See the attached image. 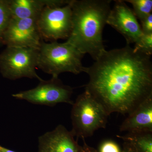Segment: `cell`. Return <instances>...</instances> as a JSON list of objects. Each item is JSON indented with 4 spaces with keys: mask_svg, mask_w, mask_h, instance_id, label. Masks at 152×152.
<instances>
[{
    "mask_svg": "<svg viewBox=\"0 0 152 152\" xmlns=\"http://www.w3.org/2000/svg\"><path fill=\"white\" fill-rule=\"evenodd\" d=\"M107 20L110 25L124 37L127 45L135 44L143 34L140 25L132 10L124 1H115Z\"/></svg>",
    "mask_w": 152,
    "mask_h": 152,
    "instance_id": "cell-9",
    "label": "cell"
},
{
    "mask_svg": "<svg viewBox=\"0 0 152 152\" xmlns=\"http://www.w3.org/2000/svg\"><path fill=\"white\" fill-rule=\"evenodd\" d=\"M98 152H122L119 145L112 140H106L102 142Z\"/></svg>",
    "mask_w": 152,
    "mask_h": 152,
    "instance_id": "cell-17",
    "label": "cell"
},
{
    "mask_svg": "<svg viewBox=\"0 0 152 152\" xmlns=\"http://www.w3.org/2000/svg\"><path fill=\"white\" fill-rule=\"evenodd\" d=\"M84 56L67 41L48 43L42 40L38 49L37 68L55 77L65 72L75 75L86 73L87 67L82 62Z\"/></svg>",
    "mask_w": 152,
    "mask_h": 152,
    "instance_id": "cell-3",
    "label": "cell"
},
{
    "mask_svg": "<svg viewBox=\"0 0 152 152\" xmlns=\"http://www.w3.org/2000/svg\"><path fill=\"white\" fill-rule=\"evenodd\" d=\"M109 116L102 105L85 90L73 104L71 132L77 140L86 139L93 136L96 131L105 129Z\"/></svg>",
    "mask_w": 152,
    "mask_h": 152,
    "instance_id": "cell-4",
    "label": "cell"
},
{
    "mask_svg": "<svg viewBox=\"0 0 152 152\" xmlns=\"http://www.w3.org/2000/svg\"><path fill=\"white\" fill-rule=\"evenodd\" d=\"M121 132L152 133V97L142 103L120 126Z\"/></svg>",
    "mask_w": 152,
    "mask_h": 152,
    "instance_id": "cell-11",
    "label": "cell"
},
{
    "mask_svg": "<svg viewBox=\"0 0 152 152\" xmlns=\"http://www.w3.org/2000/svg\"><path fill=\"white\" fill-rule=\"evenodd\" d=\"M73 93L72 87L64 84L58 77H52L48 80L42 79L34 88L14 94L12 96L34 104L53 107L61 103L73 105Z\"/></svg>",
    "mask_w": 152,
    "mask_h": 152,
    "instance_id": "cell-7",
    "label": "cell"
},
{
    "mask_svg": "<svg viewBox=\"0 0 152 152\" xmlns=\"http://www.w3.org/2000/svg\"><path fill=\"white\" fill-rule=\"evenodd\" d=\"M124 1L132 5L133 12L140 21L152 14V0H127Z\"/></svg>",
    "mask_w": 152,
    "mask_h": 152,
    "instance_id": "cell-14",
    "label": "cell"
},
{
    "mask_svg": "<svg viewBox=\"0 0 152 152\" xmlns=\"http://www.w3.org/2000/svg\"><path fill=\"white\" fill-rule=\"evenodd\" d=\"M137 51L151 56L152 54V34H143L135 43Z\"/></svg>",
    "mask_w": 152,
    "mask_h": 152,
    "instance_id": "cell-16",
    "label": "cell"
},
{
    "mask_svg": "<svg viewBox=\"0 0 152 152\" xmlns=\"http://www.w3.org/2000/svg\"><path fill=\"white\" fill-rule=\"evenodd\" d=\"M37 19L12 18L3 36V45L39 49L42 40Z\"/></svg>",
    "mask_w": 152,
    "mask_h": 152,
    "instance_id": "cell-8",
    "label": "cell"
},
{
    "mask_svg": "<svg viewBox=\"0 0 152 152\" xmlns=\"http://www.w3.org/2000/svg\"><path fill=\"white\" fill-rule=\"evenodd\" d=\"M83 141V145L81 146L82 152H98L94 148L90 146L87 144L86 139H82Z\"/></svg>",
    "mask_w": 152,
    "mask_h": 152,
    "instance_id": "cell-19",
    "label": "cell"
},
{
    "mask_svg": "<svg viewBox=\"0 0 152 152\" xmlns=\"http://www.w3.org/2000/svg\"><path fill=\"white\" fill-rule=\"evenodd\" d=\"M89 77L86 90L110 115H129L152 97L151 56L130 45L105 51L86 72Z\"/></svg>",
    "mask_w": 152,
    "mask_h": 152,
    "instance_id": "cell-1",
    "label": "cell"
},
{
    "mask_svg": "<svg viewBox=\"0 0 152 152\" xmlns=\"http://www.w3.org/2000/svg\"><path fill=\"white\" fill-rule=\"evenodd\" d=\"M140 21V26L143 34H152V14H150Z\"/></svg>",
    "mask_w": 152,
    "mask_h": 152,
    "instance_id": "cell-18",
    "label": "cell"
},
{
    "mask_svg": "<svg viewBox=\"0 0 152 152\" xmlns=\"http://www.w3.org/2000/svg\"><path fill=\"white\" fill-rule=\"evenodd\" d=\"M110 0H72V28L67 42L96 61L106 50L104 27L110 11Z\"/></svg>",
    "mask_w": 152,
    "mask_h": 152,
    "instance_id": "cell-2",
    "label": "cell"
},
{
    "mask_svg": "<svg viewBox=\"0 0 152 152\" xmlns=\"http://www.w3.org/2000/svg\"><path fill=\"white\" fill-rule=\"evenodd\" d=\"M12 18L8 0H0V48L4 46L3 36Z\"/></svg>",
    "mask_w": 152,
    "mask_h": 152,
    "instance_id": "cell-15",
    "label": "cell"
},
{
    "mask_svg": "<svg viewBox=\"0 0 152 152\" xmlns=\"http://www.w3.org/2000/svg\"><path fill=\"white\" fill-rule=\"evenodd\" d=\"M12 18H37L45 7H56L58 0H8Z\"/></svg>",
    "mask_w": 152,
    "mask_h": 152,
    "instance_id": "cell-12",
    "label": "cell"
},
{
    "mask_svg": "<svg viewBox=\"0 0 152 152\" xmlns=\"http://www.w3.org/2000/svg\"><path fill=\"white\" fill-rule=\"evenodd\" d=\"M38 55V49L7 47L0 54V72L12 80L24 77L41 80L36 71Z\"/></svg>",
    "mask_w": 152,
    "mask_h": 152,
    "instance_id": "cell-5",
    "label": "cell"
},
{
    "mask_svg": "<svg viewBox=\"0 0 152 152\" xmlns=\"http://www.w3.org/2000/svg\"><path fill=\"white\" fill-rule=\"evenodd\" d=\"M122 151V152H135L129 144L125 142H124L123 144V148Z\"/></svg>",
    "mask_w": 152,
    "mask_h": 152,
    "instance_id": "cell-20",
    "label": "cell"
},
{
    "mask_svg": "<svg viewBox=\"0 0 152 152\" xmlns=\"http://www.w3.org/2000/svg\"><path fill=\"white\" fill-rule=\"evenodd\" d=\"M38 152H82L81 146L71 131L59 125L39 137Z\"/></svg>",
    "mask_w": 152,
    "mask_h": 152,
    "instance_id": "cell-10",
    "label": "cell"
},
{
    "mask_svg": "<svg viewBox=\"0 0 152 152\" xmlns=\"http://www.w3.org/2000/svg\"><path fill=\"white\" fill-rule=\"evenodd\" d=\"M117 136L129 144L135 152H152V133H127Z\"/></svg>",
    "mask_w": 152,
    "mask_h": 152,
    "instance_id": "cell-13",
    "label": "cell"
},
{
    "mask_svg": "<svg viewBox=\"0 0 152 152\" xmlns=\"http://www.w3.org/2000/svg\"><path fill=\"white\" fill-rule=\"evenodd\" d=\"M71 1L60 7H45L42 11L37 22L41 37L44 42L67 39L70 37L72 28Z\"/></svg>",
    "mask_w": 152,
    "mask_h": 152,
    "instance_id": "cell-6",
    "label": "cell"
},
{
    "mask_svg": "<svg viewBox=\"0 0 152 152\" xmlns=\"http://www.w3.org/2000/svg\"><path fill=\"white\" fill-rule=\"evenodd\" d=\"M0 152H16L15 151L9 149L0 145Z\"/></svg>",
    "mask_w": 152,
    "mask_h": 152,
    "instance_id": "cell-21",
    "label": "cell"
}]
</instances>
